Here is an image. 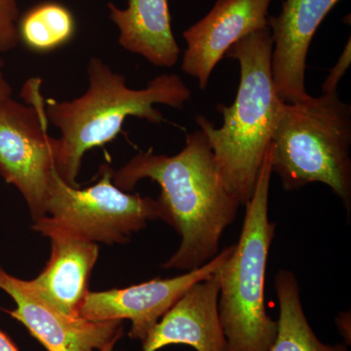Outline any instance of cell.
Returning a JSON list of instances; mask_svg holds the SVG:
<instances>
[{
	"instance_id": "1",
	"label": "cell",
	"mask_w": 351,
	"mask_h": 351,
	"mask_svg": "<svg viewBox=\"0 0 351 351\" xmlns=\"http://www.w3.org/2000/svg\"><path fill=\"white\" fill-rule=\"evenodd\" d=\"M145 179L160 186L156 200L162 221L181 237L179 249L161 267L191 271L216 257L241 205L226 188L204 132L188 134L186 145L175 156L140 152L113 171V184L127 193Z\"/></svg>"
},
{
	"instance_id": "2",
	"label": "cell",
	"mask_w": 351,
	"mask_h": 351,
	"mask_svg": "<svg viewBox=\"0 0 351 351\" xmlns=\"http://www.w3.org/2000/svg\"><path fill=\"white\" fill-rule=\"evenodd\" d=\"M87 75L89 85L80 98L45 101L48 122L61 132L56 138L55 167L73 188H78L76 179L84 154L114 140L127 117L159 124L163 115L154 106L182 108L191 96L179 75L168 73L156 76L144 89H132L125 76L114 73L97 57L90 59Z\"/></svg>"
},
{
	"instance_id": "3",
	"label": "cell",
	"mask_w": 351,
	"mask_h": 351,
	"mask_svg": "<svg viewBox=\"0 0 351 351\" xmlns=\"http://www.w3.org/2000/svg\"><path fill=\"white\" fill-rule=\"evenodd\" d=\"M272 48L269 27L232 45L225 57L239 62L240 84L232 106L218 107L223 126L216 128L206 117H196L211 145L226 188L240 205H246L253 195L284 103L272 76Z\"/></svg>"
},
{
	"instance_id": "4",
	"label": "cell",
	"mask_w": 351,
	"mask_h": 351,
	"mask_svg": "<svg viewBox=\"0 0 351 351\" xmlns=\"http://www.w3.org/2000/svg\"><path fill=\"white\" fill-rule=\"evenodd\" d=\"M351 107L338 92L284 101L272 137V173L285 191L322 182L351 212Z\"/></svg>"
},
{
	"instance_id": "5",
	"label": "cell",
	"mask_w": 351,
	"mask_h": 351,
	"mask_svg": "<svg viewBox=\"0 0 351 351\" xmlns=\"http://www.w3.org/2000/svg\"><path fill=\"white\" fill-rule=\"evenodd\" d=\"M272 147L263 158L241 233L232 253L219 269V321L228 351H269L276 341L277 321L265 311V281L276 225L269 221Z\"/></svg>"
},
{
	"instance_id": "6",
	"label": "cell",
	"mask_w": 351,
	"mask_h": 351,
	"mask_svg": "<svg viewBox=\"0 0 351 351\" xmlns=\"http://www.w3.org/2000/svg\"><path fill=\"white\" fill-rule=\"evenodd\" d=\"M21 96L27 105L0 98V175L18 189L36 221L47 217L57 140L48 134L41 80H27Z\"/></svg>"
},
{
	"instance_id": "7",
	"label": "cell",
	"mask_w": 351,
	"mask_h": 351,
	"mask_svg": "<svg viewBox=\"0 0 351 351\" xmlns=\"http://www.w3.org/2000/svg\"><path fill=\"white\" fill-rule=\"evenodd\" d=\"M113 171L103 164L99 181L78 189L66 184L54 168L48 186L47 216L90 241L110 245L127 243L149 221H162L158 201L121 191L113 184Z\"/></svg>"
},
{
	"instance_id": "8",
	"label": "cell",
	"mask_w": 351,
	"mask_h": 351,
	"mask_svg": "<svg viewBox=\"0 0 351 351\" xmlns=\"http://www.w3.org/2000/svg\"><path fill=\"white\" fill-rule=\"evenodd\" d=\"M233 248L234 244L202 267L173 278L152 279L130 287L101 292L89 291L80 306V316L91 321L130 320L129 337L143 341L191 286L221 269Z\"/></svg>"
},
{
	"instance_id": "9",
	"label": "cell",
	"mask_w": 351,
	"mask_h": 351,
	"mask_svg": "<svg viewBox=\"0 0 351 351\" xmlns=\"http://www.w3.org/2000/svg\"><path fill=\"white\" fill-rule=\"evenodd\" d=\"M0 290L12 298L16 307L2 308L22 323L47 351H99L122 338V321H91L60 311L34 287L32 280L11 276L0 267Z\"/></svg>"
},
{
	"instance_id": "10",
	"label": "cell",
	"mask_w": 351,
	"mask_h": 351,
	"mask_svg": "<svg viewBox=\"0 0 351 351\" xmlns=\"http://www.w3.org/2000/svg\"><path fill=\"white\" fill-rule=\"evenodd\" d=\"M272 0H218L203 19L184 32L182 69L204 90L219 62L235 43L267 29Z\"/></svg>"
},
{
	"instance_id": "11",
	"label": "cell",
	"mask_w": 351,
	"mask_h": 351,
	"mask_svg": "<svg viewBox=\"0 0 351 351\" xmlns=\"http://www.w3.org/2000/svg\"><path fill=\"white\" fill-rule=\"evenodd\" d=\"M341 0H286L277 17L267 19L274 48L271 69L279 98L285 103L304 101L306 58L314 34Z\"/></svg>"
},
{
	"instance_id": "12",
	"label": "cell",
	"mask_w": 351,
	"mask_h": 351,
	"mask_svg": "<svg viewBox=\"0 0 351 351\" xmlns=\"http://www.w3.org/2000/svg\"><path fill=\"white\" fill-rule=\"evenodd\" d=\"M32 230L51 241L49 261L32 284L60 311L80 316V306L89 292L90 276L98 260V244L49 216L34 221Z\"/></svg>"
},
{
	"instance_id": "13",
	"label": "cell",
	"mask_w": 351,
	"mask_h": 351,
	"mask_svg": "<svg viewBox=\"0 0 351 351\" xmlns=\"http://www.w3.org/2000/svg\"><path fill=\"white\" fill-rule=\"evenodd\" d=\"M219 270L191 286L142 341L143 351L189 346L196 351H228L218 302Z\"/></svg>"
},
{
	"instance_id": "14",
	"label": "cell",
	"mask_w": 351,
	"mask_h": 351,
	"mask_svg": "<svg viewBox=\"0 0 351 351\" xmlns=\"http://www.w3.org/2000/svg\"><path fill=\"white\" fill-rule=\"evenodd\" d=\"M108 8L124 49L154 66L170 68L177 64L181 50L171 27L168 0H129L125 9L110 2Z\"/></svg>"
},
{
	"instance_id": "15",
	"label": "cell",
	"mask_w": 351,
	"mask_h": 351,
	"mask_svg": "<svg viewBox=\"0 0 351 351\" xmlns=\"http://www.w3.org/2000/svg\"><path fill=\"white\" fill-rule=\"evenodd\" d=\"M279 304L276 341L269 351H350L345 343H322L307 320L294 272L281 269L274 278Z\"/></svg>"
},
{
	"instance_id": "16",
	"label": "cell",
	"mask_w": 351,
	"mask_h": 351,
	"mask_svg": "<svg viewBox=\"0 0 351 351\" xmlns=\"http://www.w3.org/2000/svg\"><path fill=\"white\" fill-rule=\"evenodd\" d=\"M75 16L68 7L56 1H45L31 7L20 16V41L32 52L52 51L68 44L75 36Z\"/></svg>"
},
{
	"instance_id": "17",
	"label": "cell",
	"mask_w": 351,
	"mask_h": 351,
	"mask_svg": "<svg viewBox=\"0 0 351 351\" xmlns=\"http://www.w3.org/2000/svg\"><path fill=\"white\" fill-rule=\"evenodd\" d=\"M17 0H0V52H9L20 43Z\"/></svg>"
},
{
	"instance_id": "18",
	"label": "cell",
	"mask_w": 351,
	"mask_h": 351,
	"mask_svg": "<svg viewBox=\"0 0 351 351\" xmlns=\"http://www.w3.org/2000/svg\"><path fill=\"white\" fill-rule=\"evenodd\" d=\"M351 40L348 39L345 49L339 58L338 62L335 64L334 68L330 71L329 75L322 85L323 94H330L337 92L339 83L341 77L345 75L346 71L350 68L351 64Z\"/></svg>"
},
{
	"instance_id": "19",
	"label": "cell",
	"mask_w": 351,
	"mask_h": 351,
	"mask_svg": "<svg viewBox=\"0 0 351 351\" xmlns=\"http://www.w3.org/2000/svg\"><path fill=\"white\" fill-rule=\"evenodd\" d=\"M350 313H339L338 317L336 318L337 327L341 336L345 339V343L348 346H350Z\"/></svg>"
},
{
	"instance_id": "20",
	"label": "cell",
	"mask_w": 351,
	"mask_h": 351,
	"mask_svg": "<svg viewBox=\"0 0 351 351\" xmlns=\"http://www.w3.org/2000/svg\"><path fill=\"white\" fill-rule=\"evenodd\" d=\"M0 351H20L12 339L2 330H0Z\"/></svg>"
},
{
	"instance_id": "21",
	"label": "cell",
	"mask_w": 351,
	"mask_h": 351,
	"mask_svg": "<svg viewBox=\"0 0 351 351\" xmlns=\"http://www.w3.org/2000/svg\"><path fill=\"white\" fill-rule=\"evenodd\" d=\"M2 64L3 63L0 60V98H5V97H11V95H12V88L6 82L5 77H4L3 73H2Z\"/></svg>"
},
{
	"instance_id": "22",
	"label": "cell",
	"mask_w": 351,
	"mask_h": 351,
	"mask_svg": "<svg viewBox=\"0 0 351 351\" xmlns=\"http://www.w3.org/2000/svg\"><path fill=\"white\" fill-rule=\"evenodd\" d=\"M120 339L121 338H115L114 339H112V341H110V343H107V345L104 346V348L99 351H112L113 348H114V346L117 345V341H119Z\"/></svg>"
}]
</instances>
